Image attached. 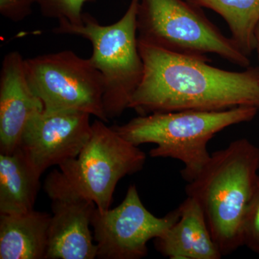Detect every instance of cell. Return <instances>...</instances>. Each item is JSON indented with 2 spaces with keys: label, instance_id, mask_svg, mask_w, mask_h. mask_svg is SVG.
Instances as JSON below:
<instances>
[{
  "label": "cell",
  "instance_id": "6da1fadb",
  "mask_svg": "<svg viewBox=\"0 0 259 259\" xmlns=\"http://www.w3.org/2000/svg\"><path fill=\"white\" fill-rule=\"evenodd\" d=\"M143 79L129 104L139 115L156 112L259 110V69L228 71L208 61L139 42Z\"/></svg>",
  "mask_w": 259,
  "mask_h": 259
},
{
  "label": "cell",
  "instance_id": "7a4b0ae2",
  "mask_svg": "<svg viewBox=\"0 0 259 259\" xmlns=\"http://www.w3.org/2000/svg\"><path fill=\"white\" fill-rule=\"evenodd\" d=\"M259 148L246 139L215 151L198 176L186 186L203 211L223 256L243 246L242 226L259 177Z\"/></svg>",
  "mask_w": 259,
  "mask_h": 259
},
{
  "label": "cell",
  "instance_id": "3957f363",
  "mask_svg": "<svg viewBox=\"0 0 259 259\" xmlns=\"http://www.w3.org/2000/svg\"><path fill=\"white\" fill-rule=\"evenodd\" d=\"M253 107H238L223 111L156 112L139 115L113 128L130 143L139 146L153 144L152 158H173L184 164L182 178L192 182L211 157L209 141L230 126L249 122L258 113Z\"/></svg>",
  "mask_w": 259,
  "mask_h": 259
},
{
  "label": "cell",
  "instance_id": "277c9868",
  "mask_svg": "<svg viewBox=\"0 0 259 259\" xmlns=\"http://www.w3.org/2000/svg\"><path fill=\"white\" fill-rule=\"evenodd\" d=\"M139 2L131 0L123 16L110 25H102L93 15L83 13L81 24L73 25L61 19L53 30L56 34L76 35L91 42L93 51L90 59L103 77L104 110L109 120L129 108L144 76L138 39Z\"/></svg>",
  "mask_w": 259,
  "mask_h": 259
},
{
  "label": "cell",
  "instance_id": "5b68a950",
  "mask_svg": "<svg viewBox=\"0 0 259 259\" xmlns=\"http://www.w3.org/2000/svg\"><path fill=\"white\" fill-rule=\"evenodd\" d=\"M139 42L210 62L215 54L232 64L249 67L250 61L204 14L187 0H139Z\"/></svg>",
  "mask_w": 259,
  "mask_h": 259
},
{
  "label": "cell",
  "instance_id": "8992f818",
  "mask_svg": "<svg viewBox=\"0 0 259 259\" xmlns=\"http://www.w3.org/2000/svg\"><path fill=\"white\" fill-rule=\"evenodd\" d=\"M146 161V154L139 146L98 119L79 154L59 166V169L73 190L93 201L97 209L106 210L121 179L141 171Z\"/></svg>",
  "mask_w": 259,
  "mask_h": 259
},
{
  "label": "cell",
  "instance_id": "52a82bcc",
  "mask_svg": "<svg viewBox=\"0 0 259 259\" xmlns=\"http://www.w3.org/2000/svg\"><path fill=\"white\" fill-rule=\"evenodd\" d=\"M25 69L29 84L46 111L87 112L108 122L103 77L90 59L63 51L25 59Z\"/></svg>",
  "mask_w": 259,
  "mask_h": 259
},
{
  "label": "cell",
  "instance_id": "ba28073f",
  "mask_svg": "<svg viewBox=\"0 0 259 259\" xmlns=\"http://www.w3.org/2000/svg\"><path fill=\"white\" fill-rule=\"evenodd\" d=\"M180 216V207L158 218L140 198L136 185H131L123 201L106 210L96 209L92 221L97 258L140 259L148 254V243L159 238Z\"/></svg>",
  "mask_w": 259,
  "mask_h": 259
},
{
  "label": "cell",
  "instance_id": "9c48e42d",
  "mask_svg": "<svg viewBox=\"0 0 259 259\" xmlns=\"http://www.w3.org/2000/svg\"><path fill=\"white\" fill-rule=\"evenodd\" d=\"M44 190L52 210L47 259L96 258L91 230L96 204L73 190L59 169L49 174Z\"/></svg>",
  "mask_w": 259,
  "mask_h": 259
},
{
  "label": "cell",
  "instance_id": "30bf717a",
  "mask_svg": "<svg viewBox=\"0 0 259 259\" xmlns=\"http://www.w3.org/2000/svg\"><path fill=\"white\" fill-rule=\"evenodd\" d=\"M90 116L73 110H44L30 117L19 147L40 176L79 154L93 133Z\"/></svg>",
  "mask_w": 259,
  "mask_h": 259
},
{
  "label": "cell",
  "instance_id": "8fae6325",
  "mask_svg": "<svg viewBox=\"0 0 259 259\" xmlns=\"http://www.w3.org/2000/svg\"><path fill=\"white\" fill-rule=\"evenodd\" d=\"M44 110L29 84L25 59L18 51L8 53L0 75V153L15 151L30 117Z\"/></svg>",
  "mask_w": 259,
  "mask_h": 259
},
{
  "label": "cell",
  "instance_id": "7c38bea8",
  "mask_svg": "<svg viewBox=\"0 0 259 259\" xmlns=\"http://www.w3.org/2000/svg\"><path fill=\"white\" fill-rule=\"evenodd\" d=\"M179 207L178 221L164 234L155 239L158 251L170 259L222 258L197 201L187 196Z\"/></svg>",
  "mask_w": 259,
  "mask_h": 259
},
{
  "label": "cell",
  "instance_id": "4fadbf2b",
  "mask_svg": "<svg viewBox=\"0 0 259 259\" xmlns=\"http://www.w3.org/2000/svg\"><path fill=\"white\" fill-rule=\"evenodd\" d=\"M50 214H0V258L47 259Z\"/></svg>",
  "mask_w": 259,
  "mask_h": 259
},
{
  "label": "cell",
  "instance_id": "5bb4252c",
  "mask_svg": "<svg viewBox=\"0 0 259 259\" xmlns=\"http://www.w3.org/2000/svg\"><path fill=\"white\" fill-rule=\"evenodd\" d=\"M40 177L20 147L11 153H0V214L33 210Z\"/></svg>",
  "mask_w": 259,
  "mask_h": 259
},
{
  "label": "cell",
  "instance_id": "9a60e30c",
  "mask_svg": "<svg viewBox=\"0 0 259 259\" xmlns=\"http://www.w3.org/2000/svg\"><path fill=\"white\" fill-rule=\"evenodd\" d=\"M221 15L237 47L249 56L256 47L255 31L259 24V0H187Z\"/></svg>",
  "mask_w": 259,
  "mask_h": 259
},
{
  "label": "cell",
  "instance_id": "2e32d148",
  "mask_svg": "<svg viewBox=\"0 0 259 259\" xmlns=\"http://www.w3.org/2000/svg\"><path fill=\"white\" fill-rule=\"evenodd\" d=\"M96 0H37L44 17L59 20L65 19L73 25L82 23L83 7Z\"/></svg>",
  "mask_w": 259,
  "mask_h": 259
},
{
  "label": "cell",
  "instance_id": "e0dca14e",
  "mask_svg": "<svg viewBox=\"0 0 259 259\" xmlns=\"http://www.w3.org/2000/svg\"><path fill=\"white\" fill-rule=\"evenodd\" d=\"M241 233L243 245L259 255V177L245 210Z\"/></svg>",
  "mask_w": 259,
  "mask_h": 259
},
{
  "label": "cell",
  "instance_id": "ac0fdd59",
  "mask_svg": "<svg viewBox=\"0 0 259 259\" xmlns=\"http://www.w3.org/2000/svg\"><path fill=\"white\" fill-rule=\"evenodd\" d=\"M37 0H0V13L5 18L18 23L30 16Z\"/></svg>",
  "mask_w": 259,
  "mask_h": 259
},
{
  "label": "cell",
  "instance_id": "d6986e66",
  "mask_svg": "<svg viewBox=\"0 0 259 259\" xmlns=\"http://www.w3.org/2000/svg\"><path fill=\"white\" fill-rule=\"evenodd\" d=\"M255 39H256V47H255V49L258 51L259 59V24L258 27H257L256 31H255Z\"/></svg>",
  "mask_w": 259,
  "mask_h": 259
}]
</instances>
